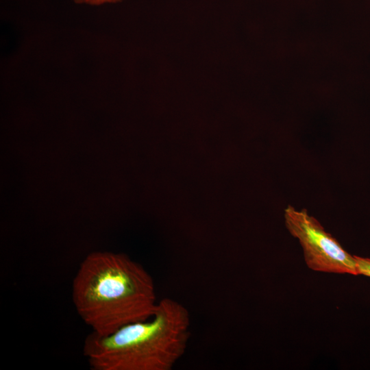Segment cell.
Here are the masks:
<instances>
[{"label": "cell", "instance_id": "cell-1", "mask_svg": "<svg viewBox=\"0 0 370 370\" xmlns=\"http://www.w3.org/2000/svg\"><path fill=\"white\" fill-rule=\"evenodd\" d=\"M72 299L84 323L99 334L150 318L158 302L147 270L125 254L109 251L83 260L73 280Z\"/></svg>", "mask_w": 370, "mask_h": 370}, {"label": "cell", "instance_id": "cell-2", "mask_svg": "<svg viewBox=\"0 0 370 370\" xmlns=\"http://www.w3.org/2000/svg\"><path fill=\"white\" fill-rule=\"evenodd\" d=\"M190 327L188 308L166 297L146 320L108 334L91 332L83 353L94 370H171L186 351Z\"/></svg>", "mask_w": 370, "mask_h": 370}, {"label": "cell", "instance_id": "cell-3", "mask_svg": "<svg viewBox=\"0 0 370 370\" xmlns=\"http://www.w3.org/2000/svg\"><path fill=\"white\" fill-rule=\"evenodd\" d=\"M287 230L297 238L308 267L316 271L358 275L354 256L349 254L314 217L288 206L284 210Z\"/></svg>", "mask_w": 370, "mask_h": 370}, {"label": "cell", "instance_id": "cell-4", "mask_svg": "<svg viewBox=\"0 0 370 370\" xmlns=\"http://www.w3.org/2000/svg\"><path fill=\"white\" fill-rule=\"evenodd\" d=\"M358 275L370 278V258L354 256Z\"/></svg>", "mask_w": 370, "mask_h": 370}, {"label": "cell", "instance_id": "cell-5", "mask_svg": "<svg viewBox=\"0 0 370 370\" xmlns=\"http://www.w3.org/2000/svg\"><path fill=\"white\" fill-rule=\"evenodd\" d=\"M76 3H85L90 5H100L104 3L116 2L119 0H74Z\"/></svg>", "mask_w": 370, "mask_h": 370}]
</instances>
